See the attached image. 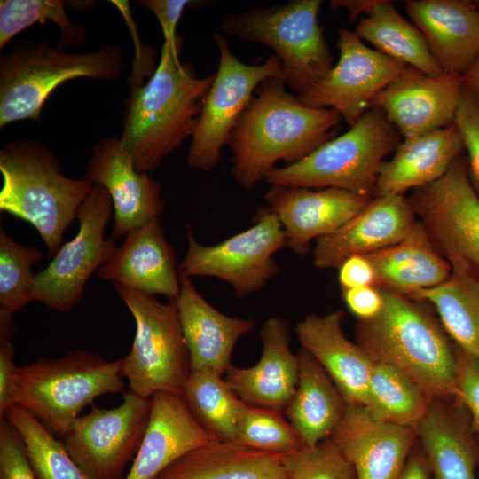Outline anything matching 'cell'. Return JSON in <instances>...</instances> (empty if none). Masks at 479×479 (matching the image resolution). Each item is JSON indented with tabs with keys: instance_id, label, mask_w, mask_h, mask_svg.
<instances>
[{
	"instance_id": "6da1fadb",
	"label": "cell",
	"mask_w": 479,
	"mask_h": 479,
	"mask_svg": "<svg viewBox=\"0 0 479 479\" xmlns=\"http://www.w3.org/2000/svg\"><path fill=\"white\" fill-rule=\"evenodd\" d=\"M286 83L284 76L263 81L231 133V174L247 191L265 180L279 161H299L341 128L336 111L305 106Z\"/></svg>"
},
{
	"instance_id": "7a4b0ae2",
	"label": "cell",
	"mask_w": 479,
	"mask_h": 479,
	"mask_svg": "<svg viewBox=\"0 0 479 479\" xmlns=\"http://www.w3.org/2000/svg\"><path fill=\"white\" fill-rule=\"evenodd\" d=\"M182 39H164L148 82L136 84L124 103L121 143L139 172L155 170L192 136L215 75L199 77L180 60Z\"/></svg>"
},
{
	"instance_id": "3957f363",
	"label": "cell",
	"mask_w": 479,
	"mask_h": 479,
	"mask_svg": "<svg viewBox=\"0 0 479 479\" xmlns=\"http://www.w3.org/2000/svg\"><path fill=\"white\" fill-rule=\"evenodd\" d=\"M380 288L382 310L357 320V343L373 362L400 371L433 401L455 398L456 350L443 329L410 297Z\"/></svg>"
},
{
	"instance_id": "277c9868",
	"label": "cell",
	"mask_w": 479,
	"mask_h": 479,
	"mask_svg": "<svg viewBox=\"0 0 479 479\" xmlns=\"http://www.w3.org/2000/svg\"><path fill=\"white\" fill-rule=\"evenodd\" d=\"M0 172V211L34 226L53 256L94 185L64 176L57 156L30 138L1 148Z\"/></svg>"
},
{
	"instance_id": "5b68a950",
	"label": "cell",
	"mask_w": 479,
	"mask_h": 479,
	"mask_svg": "<svg viewBox=\"0 0 479 479\" xmlns=\"http://www.w3.org/2000/svg\"><path fill=\"white\" fill-rule=\"evenodd\" d=\"M124 68L121 48L105 44L84 53L52 47L50 39L27 40L0 58V128L18 121L40 122L51 92L70 80L116 81Z\"/></svg>"
},
{
	"instance_id": "8992f818",
	"label": "cell",
	"mask_w": 479,
	"mask_h": 479,
	"mask_svg": "<svg viewBox=\"0 0 479 479\" xmlns=\"http://www.w3.org/2000/svg\"><path fill=\"white\" fill-rule=\"evenodd\" d=\"M122 359L75 350L17 366L11 404L31 412L54 436L64 437L79 413L97 397L123 393Z\"/></svg>"
},
{
	"instance_id": "52a82bcc",
	"label": "cell",
	"mask_w": 479,
	"mask_h": 479,
	"mask_svg": "<svg viewBox=\"0 0 479 479\" xmlns=\"http://www.w3.org/2000/svg\"><path fill=\"white\" fill-rule=\"evenodd\" d=\"M399 132L378 108H370L350 129L297 162L275 167L271 185L335 187L373 196L383 159L399 144Z\"/></svg>"
},
{
	"instance_id": "ba28073f",
	"label": "cell",
	"mask_w": 479,
	"mask_h": 479,
	"mask_svg": "<svg viewBox=\"0 0 479 479\" xmlns=\"http://www.w3.org/2000/svg\"><path fill=\"white\" fill-rule=\"evenodd\" d=\"M321 0H292L226 16L224 35L271 47L281 62L286 82L297 96L321 81L334 67L319 25Z\"/></svg>"
},
{
	"instance_id": "9c48e42d",
	"label": "cell",
	"mask_w": 479,
	"mask_h": 479,
	"mask_svg": "<svg viewBox=\"0 0 479 479\" xmlns=\"http://www.w3.org/2000/svg\"><path fill=\"white\" fill-rule=\"evenodd\" d=\"M113 286L136 323L131 349L122 358L130 390L145 398L160 391L182 394L191 366L176 302L163 303L153 295Z\"/></svg>"
},
{
	"instance_id": "30bf717a",
	"label": "cell",
	"mask_w": 479,
	"mask_h": 479,
	"mask_svg": "<svg viewBox=\"0 0 479 479\" xmlns=\"http://www.w3.org/2000/svg\"><path fill=\"white\" fill-rule=\"evenodd\" d=\"M254 225L215 245H202L185 224L187 251L180 276L214 277L232 287L238 298L261 290L279 272L274 254L287 246L284 229L266 206L254 216Z\"/></svg>"
},
{
	"instance_id": "8fae6325",
	"label": "cell",
	"mask_w": 479,
	"mask_h": 479,
	"mask_svg": "<svg viewBox=\"0 0 479 479\" xmlns=\"http://www.w3.org/2000/svg\"><path fill=\"white\" fill-rule=\"evenodd\" d=\"M214 40L219 51V65L205 97L186 157L188 168L199 171H208L220 162L222 149L228 145L234 126L258 86L268 78L284 76L276 55L260 65H247L232 53L223 35L216 33Z\"/></svg>"
},
{
	"instance_id": "7c38bea8",
	"label": "cell",
	"mask_w": 479,
	"mask_h": 479,
	"mask_svg": "<svg viewBox=\"0 0 479 479\" xmlns=\"http://www.w3.org/2000/svg\"><path fill=\"white\" fill-rule=\"evenodd\" d=\"M114 214L107 191L94 185L82 205L76 235L60 247L50 263L35 273L32 300L66 312L82 300L90 277L113 255L117 246L105 230Z\"/></svg>"
},
{
	"instance_id": "4fadbf2b",
	"label": "cell",
	"mask_w": 479,
	"mask_h": 479,
	"mask_svg": "<svg viewBox=\"0 0 479 479\" xmlns=\"http://www.w3.org/2000/svg\"><path fill=\"white\" fill-rule=\"evenodd\" d=\"M151 398L131 390L122 404L105 409L91 404L79 416L63 444L75 463L92 479H124L128 463L135 458L147 428Z\"/></svg>"
},
{
	"instance_id": "5bb4252c",
	"label": "cell",
	"mask_w": 479,
	"mask_h": 479,
	"mask_svg": "<svg viewBox=\"0 0 479 479\" xmlns=\"http://www.w3.org/2000/svg\"><path fill=\"white\" fill-rule=\"evenodd\" d=\"M408 200L436 250L479 274V197L461 154L438 180L413 190Z\"/></svg>"
},
{
	"instance_id": "9a60e30c",
	"label": "cell",
	"mask_w": 479,
	"mask_h": 479,
	"mask_svg": "<svg viewBox=\"0 0 479 479\" xmlns=\"http://www.w3.org/2000/svg\"><path fill=\"white\" fill-rule=\"evenodd\" d=\"M340 57L329 73L298 96L313 108L336 111L353 126L369 109L373 98L407 67L377 50L367 47L355 31L339 30Z\"/></svg>"
},
{
	"instance_id": "2e32d148",
	"label": "cell",
	"mask_w": 479,
	"mask_h": 479,
	"mask_svg": "<svg viewBox=\"0 0 479 479\" xmlns=\"http://www.w3.org/2000/svg\"><path fill=\"white\" fill-rule=\"evenodd\" d=\"M464 87L463 77L443 72L431 75L408 67L372 101L404 139L448 127Z\"/></svg>"
},
{
	"instance_id": "e0dca14e",
	"label": "cell",
	"mask_w": 479,
	"mask_h": 479,
	"mask_svg": "<svg viewBox=\"0 0 479 479\" xmlns=\"http://www.w3.org/2000/svg\"><path fill=\"white\" fill-rule=\"evenodd\" d=\"M83 178L107 191L114 208V240L158 218L164 211L161 184L148 173L136 169L120 137H105L94 145Z\"/></svg>"
},
{
	"instance_id": "ac0fdd59",
	"label": "cell",
	"mask_w": 479,
	"mask_h": 479,
	"mask_svg": "<svg viewBox=\"0 0 479 479\" xmlns=\"http://www.w3.org/2000/svg\"><path fill=\"white\" fill-rule=\"evenodd\" d=\"M264 200L284 229L287 246L294 253L304 255L313 240L338 230L360 212L372 197L335 187L271 185Z\"/></svg>"
},
{
	"instance_id": "d6986e66",
	"label": "cell",
	"mask_w": 479,
	"mask_h": 479,
	"mask_svg": "<svg viewBox=\"0 0 479 479\" xmlns=\"http://www.w3.org/2000/svg\"><path fill=\"white\" fill-rule=\"evenodd\" d=\"M417 220L404 195L375 196L338 230L315 240L312 264L321 270L338 268L351 255L389 247L404 239Z\"/></svg>"
},
{
	"instance_id": "ffe728a7",
	"label": "cell",
	"mask_w": 479,
	"mask_h": 479,
	"mask_svg": "<svg viewBox=\"0 0 479 479\" xmlns=\"http://www.w3.org/2000/svg\"><path fill=\"white\" fill-rule=\"evenodd\" d=\"M417 430L375 420L364 405L348 404L330 439L357 479H396L412 453Z\"/></svg>"
},
{
	"instance_id": "44dd1931",
	"label": "cell",
	"mask_w": 479,
	"mask_h": 479,
	"mask_svg": "<svg viewBox=\"0 0 479 479\" xmlns=\"http://www.w3.org/2000/svg\"><path fill=\"white\" fill-rule=\"evenodd\" d=\"M178 266L158 217L127 234L97 274L102 280L176 302L180 294Z\"/></svg>"
},
{
	"instance_id": "7402d4cb",
	"label": "cell",
	"mask_w": 479,
	"mask_h": 479,
	"mask_svg": "<svg viewBox=\"0 0 479 479\" xmlns=\"http://www.w3.org/2000/svg\"><path fill=\"white\" fill-rule=\"evenodd\" d=\"M262 356L252 367L232 365L225 382L243 402L285 411L299 381V358L290 350L289 324L282 318H267L260 329Z\"/></svg>"
},
{
	"instance_id": "603a6c76",
	"label": "cell",
	"mask_w": 479,
	"mask_h": 479,
	"mask_svg": "<svg viewBox=\"0 0 479 479\" xmlns=\"http://www.w3.org/2000/svg\"><path fill=\"white\" fill-rule=\"evenodd\" d=\"M150 398L147 428L124 479H153L188 452L219 440L197 421L182 394L160 391Z\"/></svg>"
},
{
	"instance_id": "cb8c5ba5",
	"label": "cell",
	"mask_w": 479,
	"mask_h": 479,
	"mask_svg": "<svg viewBox=\"0 0 479 479\" xmlns=\"http://www.w3.org/2000/svg\"><path fill=\"white\" fill-rule=\"evenodd\" d=\"M191 371L207 370L222 376L232 365L236 342L255 327V320L223 314L200 294L191 278L180 276L176 300Z\"/></svg>"
},
{
	"instance_id": "d4e9b609",
	"label": "cell",
	"mask_w": 479,
	"mask_h": 479,
	"mask_svg": "<svg viewBox=\"0 0 479 479\" xmlns=\"http://www.w3.org/2000/svg\"><path fill=\"white\" fill-rule=\"evenodd\" d=\"M404 5L442 70L463 77L479 54L475 1L407 0Z\"/></svg>"
},
{
	"instance_id": "484cf974",
	"label": "cell",
	"mask_w": 479,
	"mask_h": 479,
	"mask_svg": "<svg viewBox=\"0 0 479 479\" xmlns=\"http://www.w3.org/2000/svg\"><path fill=\"white\" fill-rule=\"evenodd\" d=\"M343 311L310 314L295 326L302 348L324 368L348 404L365 405L373 361L343 334Z\"/></svg>"
},
{
	"instance_id": "4316f807",
	"label": "cell",
	"mask_w": 479,
	"mask_h": 479,
	"mask_svg": "<svg viewBox=\"0 0 479 479\" xmlns=\"http://www.w3.org/2000/svg\"><path fill=\"white\" fill-rule=\"evenodd\" d=\"M463 153L454 123L404 139L393 157L382 162L373 195H403L410 189L429 185L442 177Z\"/></svg>"
},
{
	"instance_id": "83f0119b",
	"label": "cell",
	"mask_w": 479,
	"mask_h": 479,
	"mask_svg": "<svg viewBox=\"0 0 479 479\" xmlns=\"http://www.w3.org/2000/svg\"><path fill=\"white\" fill-rule=\"evenodd\" d=\"M299 381L285 409L287 420L304 447H314L331 437L348 405L319 363L303 348L297 353Z\"/></svg>"
},
{
	"instance_id": "f1b7e54d",
	"label": "cell",
	"mask_w": 479,
	"mask_h": 479,
	"mask_svg": "<svg viewBox=\"0 0 479 479\" xmlns=\"http://www.w3.org/2000/svg\"><path fill=\"white\" fill-rule=\"evenodd\" d=\"M283 457L215 440L181 456L153 479H285Z\"/></svg>"
},
{
	"instance_id": "f546056e",
	"label": "cell",
	"mask_w": 479,
	"mask_h": 479,
	"mask_svg": "<svg viewBox=\"0 0 479 479\" xmlns=\"http://www.w3.org/2000/svg\"><path fill=\"white\" fill-rule=\"evenodd\" d=\"M366 256L374 267L377 287L406 296L444 282L452 270L419 220L401 241Z\"/></svg>"
},
{
	"instance_id": "4dcf8cb0",
	"label": "cell",
	"mask_w": 479,
	"mask_h": 479,
	"mask_svg": "<svg viewBox=\"0 0 479 479\" xmlns=\"http://www.w3.org/2000/svg\"><path fill=\"white\" fill-rule=\"evenodd\" d=\"M444 400L432 402L417 428L434 479H475L479 446L461 414Z\"/></svg>"
},
{
	"instance_id": "1f68e13d",
	"label": "cell",
	"mask_w": 479,
	"mask_h": 479,
	"mask_svg": "<svg viewBox=\"0 0 479 479\" xmlns=\"http://www.w3.org/2000/svg\"><path fill=\"white\" fill-rule=\"evenodd\" d=\"M447 260L452 270L444 282L408 297L432 304L457 348L479 361V274L459 259Z\"/></svg>"
},
{
	"instance_id": "d6a6232c",
	"label": "cell",
	"mask_w": 479,
	"mask_h": 479,
	"mask_svg": "<svg viewBox=\"0 0 479 479\" xmlns=\"http://www.w3.org/2000/svg\"><path fill=\"white\" fill-rule=\"evenodd\" d=\"M354 31L361 40L398 62L431 75L444 72L421 32L396 10L391 1L377 0L370 12L358 19Z\"/></svg>"
},
{
	"instance_id": "836d02e7",
	"label": "cell",
	"mask_w": 479,
	"mask_h": 479,
	"mask_svg": "<svg viewBox=\"0 0 479 479\" xmlns=\"http://www.w3.org/2000/svg\"><path fill=\"white\" fill-rule=\"evenodd\" d=\"M433 400L396 368L373 363L364 405L375 420L417 430Z\"/></svg>"
},
{
	"instance_id": "e575fe53",
	"label": "cell",
	"mask_w": 479,
	"mask_h": 479,
	"mask_svg": "<svg viewBox=\"0 0 479 479\" xmlns=\"http://www.w3.org/2000/svg\"><path fill=\"white\" fill-rule=\"evenodd\" d=\"M182 396L197 421L217 439L237 443L236 419L241 400L222 376L191 371Z\"/></svg>"
},
{
	"instance_id": "d590c367",
	"label": "cell",
	"mask_w": 479,
	"mask_h": 479,
	"mask_svg": "<svg viewBox=\"0 0 479 479\" xmlns=\"http://www.w3.org/2000/svg\"><path fill=\"white\" fill-rule=\"evenodd\" d=\"M4 417L20 432L29 462L39 479H92L72 459L63 442L31 412L11 404Z\"/></svg>"
},
{
	"instance_id": "8d00e7d4",
	"label": "cell",
	"mask_w": 479,
	"mask_h": 479,
	"mask_svg": "<svg viewBox=\"0 0 479 479\" xmlns=\"http://www.w3.org/2000/svg\"><path fill=\"white\" fill-rule=\"evenodd\" d=\"M66 4L67 2L60 0H1L0 49L27 27L47 21L54 22L60 29L59 47L82 44L85 30L69 20Z\"/></svg>"
},
{
	"instance_id": "74e56055",
	"label": "cell",
	"mask_w": 479,
	"mask_h": 479,
	"mask_svg": "<svg viewBox=\"0 0 479 479\" xmlns=\"http://www.w3.org/2000/svg\"><path fill=\"white\" fill-rule=\"evenodd\" d=\"M43 257L41 249L20 244L0 226V314L13 316L33 301L32 266Z\"/></svg>"
},
{
	"instance_id": "f35d334b",
	"label": "cell",
	"mask_w": 479,
	"mask_h": 479,
	"mask_svg": "<svg viewBox=\"0 0 479 479\" xmlns=\"http://www.w3.org/2000/svg\"><path fill=\"white\" fill-rule=\"evenodd\" d=\"M237 443L264 452L287 455L303 447L280 411L241 401L236 419Z\"/></svg>"
},
{
	"instance_id": "ab89813d",
	"label": "cell",
	"mask_w": 479,
	"mask_h": 479,
	"mask_svg": "<svg viewBox=\"0 0 479 479\" xmlns=\"http://www.w3.org/2000/svg\"><path fill=\"white\" fill-rule=\"evenodd\" d=\"M285 479H357L349 461L326 439L284 455Z\"/></svg>"
},
{
	"instance_id": "60d3db41",
	"label": "cell",
	"mask_w": 479,
	"mask_h": 479,
	"mask_svg": "<svg viewBox=\"0 0 479 479\" xmlns=\"http://www.w3.org/2000/svg\"><path fill=\"white\" fill-rule=\"evenodd\" d=\"M454 125L467 152V164L471 184L479 197V101L465 86L463 87Z\"/></svg>"
},
{
	"instance_id": "b9f144b4",
	"label": "cell",
	"mask_w": 479,
	"mask_h": 479,
	"mask_svg": "<svg viewBox=\"0 0 479 479\" xmlns=\"http://www.w3.org/2000/svg\"><path fill=\"white\" fill-rule=\"evenodd\" d=\"M0 479H39L20 432L5 417L0 419Z\"/></svg>"
},
{
	"instance_id": "7bdbcfd3",
	"label": "cell",
	"mask_w": 479,
	"mask_h": 479,
	"mask_svg": "<svg viewBox=\"0 0 479 479\" xmlns=\"http://www.w3.org/2000/svg\"><path fill=\"white\" fill-rule=\"evenodd\" d=\"M456 396L457 399L469 412L474 425L479 430V361L456 349Z\"/></svg>"
},
{
	"instance_id": "ee69618b",
	"label": "cell",
	"mask_w": 479,
	"mask_h": 479,
	"mask_svg": "<svg viewBox=\"0 0 479 479\" xmlns=\"http://www.w3.org/2000/svg\"><path fill=\"white\" fill-rule=\"evenodd\" d=\"M17 330L12 316L0 314V419L11 405L13 375L17 366L13 357L12 337Z\"/></svg>"
},
{
	"instance_id": "f6af8a7d",
	"label": "cell",
	"mask_w": 479,
	"mask_h": 479,
	"mask_svg": "<svg viewBox=\"0 0 479 479\" xmlns=\"http://www.w3.org/2000/svg\"><path fill=\"white\" fill-rule=\"evenodd\" d=\"M341 291L346 307L357 320L371 319L382 310L384 297L381 289L377 286Z\"/></svg>"
},
{
	"instance_id": "bcb514c9",
	"label": "cell",
	"mask_w": 479,
	"mask_h": 479,
	"mask_svg": "<svg viewBox=\"0 0 479 479\" xmlns=\"http://www.w3.org/2000/svg\"><path fill=\"white\" fill-rule=\"evenodd\" d=\"M337 269L341 290L377 286L374 267L366 255H351Z\"/></svg>"
},
{
	"instance_id": "7dc6e473",
	"label": "cell",
	"mask_w": 479,
	"mask_h": 479,
	"mask_svg": "<svg viewBox=\"0 0 479 479\" xmlns=\"http://www.w3.org/2000/svg\"><path fill=\"white\" fill-rule=\"evenodd\" d=\"M136 3L154 14L162 29L164 39L177 35L176 27L186 6L202 4L201 1L191 0H139Z\"/></svg>"
},
{
	"instance_id": "c3c4849f",
	"label": "cell",
	"mask_w": 479,
	"mask_h": 479,
	"mask_svg": "<svg viewBox=\"0 0 479 479\" xmlns=\"http://www.w3.org/2000/svg\"><path fill=\"white\" fill-rule=\"evenodd\" d=\"M396 479H434L423 451L412 452L403 470Z\"/></svg>"
},
{
	"instance_id": "681fc988",
	"label": "cell",
	"mask_w": 479,
	"mask_h": 479,
	"mask_svg": "<svg viewBox=\"0 0 479 479\" xmlns=\"http://www.w3.org/2000/svg\"><path fill=\"white\" fill-rule=\"evenodd\" d=\"M377 0H333L330 2L332 10L344 8L349 12V20H356L362 13H368Z\"/></svg>"
},
{
	"instance_id": "f907efd6",
	"label": "cell",
	"mask_w": 479,
	"mask_h": 479,
	"mask_svg": "<svg viewBox=\"0 0 479 479\" xmlns=\"http://www.w3.org/2000/svg\"><path fill=\"white\" fill-rule=\"evenodd\" d=\"M464 86L467 88L479 101V54L469 70L463 75Z\"/></svg>"
},
{
	"instance_id": "816d5d0a",
	"label": "cell",
	"mask_w": 479,
	"mask_h": 479,
	"mask_svg": "<svg viewBox=\"0 0 479 479\" xmlns=\"http://www.w3.org/2000/svg\"><path fill=\"white\" fill-rule=\"evenodd\" d=\"M476 4H477V13H478V20H479V1H475Z\"/></svg>"
}]
</instances>
